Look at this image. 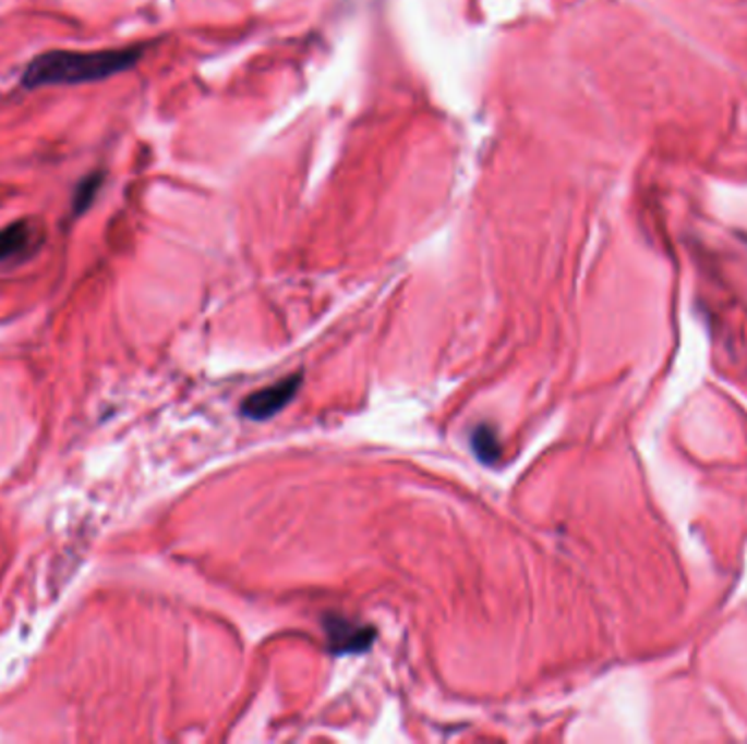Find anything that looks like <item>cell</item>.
<instances>
[{
    "label": "cell",
    "mask_w": 747,
    "mask_h": 744,
    "mask_svg": "<svg viewBox=\"0 0 747 744\" xmlns=\"http://www.w3.org/2000/svg\"><path fill=\"white\" fill-rule=\"evenodd\" d=\"M145 47L106 51H49L38 56L23 73V86L38 90L45 86L95 84L134 69L143 60Z\"/></svg>",
    "instance_id": "1"
},
{
    "label": "cell",
    "mask_w": 747,
    "mask_h": 744,
    "mask_svg": "<svg viewBox=\"0 0 747 744\" xmlns=\"http://www.w3.org/2000/svg\"><path fill=\"white\" fill-rule=\"evenodd\" d=\"M300 385H302V378H300V374H296V376L285 378V380H280L267 389H261V391L252 393L241 404V413L250 419H256V422L269 419L276 413H280L296 398Z\"/></svg>",
    "instance_id": "2"
},
{
    "label": "cell",
    "mask_w": 747,
    "mask_h": 744,
    "mask_svg": "<svg viewBox=\"0 0 747 744\" xmlns=\"http://www.w3.org/2000/svg\"><path fill=\"white\" fill-rule=\"evenodd\" d=\"M324 629H326V639L328 646L335 655H348V652H363L372 646L376 631L372 626L357 624L350 618L328 613L324 618Z\"/></svg>",
    "instance_id": "3"
},
{
    "label": "cell",
    "mask_w": 747,
    "mask_h": 744,
    "mask_svg": "<svg viewBox=\"0 0 747 744\" xmlns=\"http://www.w3.org/2000/svg\"><path fill=\"white\" fill-rule=\"evenodd\" d=\"M43 243V230L32 219H21L0 230V263L29 256Z\"/></svg>",
    "instance_id": "4"
},
{
    "label": "cell",
    "mask_w": 747,
    "mask_h": 744,
    "mask_svg": "<svg viewBox=\"0 0 747 744\" xmlns=\"http://www.w3.org/2000/svg\"><path fill=\"white\" fill-rule=\"evenodd\" d=\"M470 446L477 454V459H481L485 465H492L498 461L501 456V443H498V435L490 424H481L472 430L470 437Z\"/></svg>",
    "instance_id": "5"
},
{
    "label": "cell",
    "mask_w": 747,
    "mask_h": 744,
    "mask_svg": "<svg viewBox=\"0 0 747 744\" xmlns=\"http://www.w3.org/2000/svg\"><path fill=\"white\" fill-rule=\"evenodd\" d=\"M101 186H104V173H91L80 182V186L75 188V195H73V215L75 217L84 215L95 204Z\"/></svg>",
    "instance_id": "6"
}]
</instances>
